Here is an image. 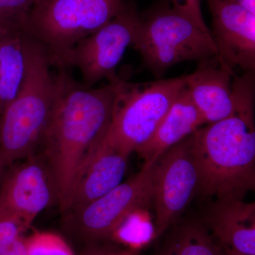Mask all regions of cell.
Instances as JSON below:
<instances>
[{"label": "cell", "mask_w": 255, "mask_h": 255, "mask_svg": "<svg viewBox=\"0 0 255 255\" xmlns=\"http://www.w3.org/2000/svg\"><path fill=\"white\" fill-rule=\"evenodd\" d=\"M26 255H75L64 238L51 232H35L26 238Z\"/></svg>", "instance_id": "cell-19"}, {"label": "cell", "mask_w": 255, "mask_h": 255, "mask_svg": "<svg viewBox=\"0 0 255 255\" xmlns=\"http://www.w3.org/2000/svg\"><path fill=\"white\" fill-rule=\"evenodd\" d=\"M236 3L255 14V0H228Z\"/></svg>", "instance_id": "cell-24"}, {"label": "cell", "mask_w": 255, "mask_h": 255, "mask_svg": "<svg viewBox=\"0 0 255 255\" xmlns=\"http://www.w3.org/2000/svg\"><path fill=\"white\" fill-rule=\"evenodd\" d=\"M233 88V114L194 132V155L198 194L243 200L255 189V73L236 75Z\"/></svg>", "instance_id": "cell-2"}, {"label": "cell", "mask_w": 255, "mask_h": 255, "mask_svg": "<svg viewBox=\"0 0 255 255\" xmlns=\"http://www.w3.org/2000/svg\"><path fill=\"white\" fill-rule=\"evenodd\" d=\"M187 76L131 83L119 78L112 124L106 135L111 145L130 155L152 137L186 87Z\"/></svg>", "instance_id": "cell-6"}, {"label": "cell", "mask_w": 255, "mask_h": 255, "mask_svg": "<svg viewBox=\"0 0 255 255\" xmlns=\"http://www.w3.org/2000/svg\"><path fill=\"white\" fill-rule=\"evenodd\" d=\"M86 255H127L124 254H117V253H90Z\"/></svg>", "instance_id": "cell-26"}, {"label": "cell", "mask_w": 255, "mask_h": 255, "mask_svg": "<svg viewBox=\"0 0 255 255\" xmlns=\"http://www.w3.org/2000/svg\"><path fill=\"white\" fill-rule=\"evenodd\" d=\"M147 208L133 210L114 230L111 238L131 248L147 244L156 235Z\"/></svg>", "instance_id": "cell-18"}, {"label": "cell", "mask_w": 255, "mask_h": 255, "mask_svg": "<svg viewBox=\"0 0 255 255\" xmlns=\"http://www.w3.org/2000/svg\"><path fill=\"white\" fill-rule=\"evenodd\" d=\"M36 0H0V24L24 21Z\"/></svg>", "instance_id": "cell-20"}, {"label": "cell", "mask_w": 255, "mask_h": 255, "mask_svg": "<svg viewBox=\"0 0 255 255\" xmlns=\"http://www.w3.org/2000/svg\"><path fill=\"white\" fill-rule=\"evenodd\" d=\"M193 134L166 151L150 167L156 234L163 233L197 193L199 175Z\"/></svg>", "instance_id": "cell-8"}, {"label": "cell", "mask_w": 255, "mask_h": 255, "mask_svg": "<svg viewBox=\"0 0 255 255\" xmlns=\"http://www.w3.org/2000/svg\"><path fill=\"white\" fill-rule=\"evenodd\" d=\"M235 75L217 56L199 62L196 71L186 75L191 100L206 124L219 122L233 114Z\"/></svg>", "instance_id": "cell-13"}, {"label": "cell", "mask_w": 255, "mask_h": 255, "mask_svg": "<svg viewBox=\"0 0 255 255\" xmlns=\"http://www.w3.org/2000/svg\"><path fill=\"white\" fill-rule=\"evenodd\" d=\"M127 0H36L23 22L52 66L66 68L71 50L124 9Z\"/></svg>", "instance_id": "cell-4"}, {"label": "cell", "mask_w": 255, "mask_h": 255, "mask_svg": "<svg viewBox=\"0 0 255 255\" xmlns=\"http://www.w3.org/2000/svg\"><path fill=\"white\" fill-rule=\"evenodd\" d=\"M140 22L136 6L127 0L115 17L75 46L67 58L66 68L78 69L87 88L103 79L115 82L119 79L116 69L126 50L133 44Z\"/></svg>", "instance_id": "cell-7"}, {"label": "cell", "mask_w": 255, "mask_h": 255, "mask_svg": "<svg viewBox=\"0 0 255 255\" xmlns=\"http://www.w3.org/2000/svg\"><path fill=\"white\" fill-rule=\"evenodd\" d=\"M173 255H227L222 245L213 240L209 230L199 222L184 225L176 232Z\"/></svg>", "instance_id": "cell-17"}, {"label": "cell", "mask_w": 255, "mask_h": 255, "mask_svg": "<svg viewBox=\"0 0 255 255\" xmlns=\"http://www.w3.org/2000/svg\"><path fill=\"white\" fill-rule=\"evenodd\" d=\"M27 229L23 223L14 218L0 217V252L23 236Z\"/></svg>", "instance_id": "cell-21"}, {"label": "cell", "mask_w": 255, "mask_h": 255, "mask_svg": "<svg viewBox=\"0 0 255 255\" xmlns=\"http://www.w3.org/2000/svg\"><path fill=\"white\" fill-rule=\"evenodd\" d=\"M203 224L221 245L248 255H255V204L239 199H216L204 216Z\"/></svg>", "instance_id": "cell-14"}, {"label": "cell", "mask_w": 255, "mask_h": 255, "mask_svg": "<svg viewBox=\"0 0 255 255\" xmlns=\"http://www.w3.org/2000/svg\"><path fill=\"white\" fill-rule=\"evenodd\" d=\"M26 238L24 236H20L9 246L0 252V255H26Z\"/></svg>", "instance_id": "cell-23"}, {"label": "cell", "mask_w": 255, "mask_h": 255, "mask_svg": "<svg viewBox=\"0 0 255 255\" xmlns=\"http://www.w3.org/2000/svg\"><path fill=\"white\" fill-rule=\"evenodd\" d=\"M23 21L0 24V114L16 98L27 68Z\"/></svg>", "instance_id": "cell-16"}, {"label": "cell", "mask_w": 255, "mask_h": 255, "mask_svg": "<svg viewBox=\"0 0 255 255\" xmlns=\"http://www.w3.org/2000/svg\"><path fill=\"white\" fill-rule=\"evenodd\" d=\"M205 124L204 117L191 100L186 85L153 135L136 150L145 161L143 168L151 167L166 151Z\"/></svg>", "instance_id": "cell-15"}, {"label": "cell", "mask_w": 255, "mask_h": 255, "mask_svg": "<svg viewBox=\"0 0 255 255\" xmlns=\"http://www.w3.org/2000/svg\"><path fill=\"white\" fill-rule=\"evenodd\" d=\"M171 1L174 9L187 16L199 27L210 31L203 16L200 0H171Z\"/></svg>", "instance_id": "cell-22"}, {"label": "cell", "mask_w": 255, "mask_h": 255, "mask_svg": "<svg viewBox=\"0 0 255 255\" xmlns=\"http://www.w3.org/2000/svg\"><path fill=\"white\" fill-rule=\"evenodd\" d=\"M4 172L0 184V217L29 228L43 210L58 202L56 185L46 158L35 153Z\"/></svg>", "instance_id": "cell-10"}, {"label": "cell", "mask_w": 255, "mask_h": 255, "mask_svg": "<svg viewBox=\"0 0 255 255\" xmlns=\"http://www.w3.org/2000/svg\"><path fill=\"white\" fill-rule=\"evenodd\" d=\"M207 1L220 59L233 71L255 72V14L228 0Z\"/></svg>", "instance_id": "cell-11"}, {"label": "cell", "mask_w": 255, "mask_h": 255, "mask_svg": "<svg viewBox=\"0 0 255 255\" xmlns=\"http://www.w3.org/2000/svg\"><path fill=\"white\" fill-rule=\"evenodd\" d=\"M157 78L182 62L204 61L219 56L211 31L199 27L173 8L161 6L140 16L132 46Z\"/></svg>", "instance_id": "cell-5"}, {"label": "cell", "mask_w": 255, "mask_h": 255, "mask_svg": "<svg viewBox=\"0 0 255 255\" xmlns=\"http://www.w3.org/2000/svg\"><path fill=\"white\" fill-rule=\"evenodd\" d=\"M105 137L80 164L67 211H78L123 182L130 155L111 145Z\"/></svg>", "instance_id": "cell-12"}, {"label": "cell", "mask_w": 255, "mask_h": 255, "mask_svg": "<svg viewBox=\"0 0 255 255\" xmlns=\"http://www.w3.org/2000/svg\"><path fill=\"white\" fill-rule=\"evenodd\" d=\"M224 247L225 250H226L227 255H248L243 254V253H238V252L236 251H233V250L230 249V248H227V247Z\"/></svg>", "instance_id": "cell-25"}, {"label": "cell", "mask_w": 255, "mask_h": 255, "mask_svg": "<svg viewBox=\"0 0 255 255\" xmlns=\"http://www.w3.org/2000/svg\"><path fill=\"white\" fill-rule=\"evenodd\" d=\"M151 201L152 174L148 167L73 212V231L85 241L111 238L128 214L139 208H148Z\"/></svg>", "instance_id": "cell-9"}, {"label": "cell", "mask_w": 255, "mask_h": 255, "mask_svg": "<svg viewBox=\"0 0 255 255\" xmlns=\"http://www.w3.org/2000/svg\"><path fill=\"white\" fill-rule=\"evenodd\" d=\"M26 49L23 86L0 114V180L8 167L36 153L54 105L56 83L48 53L27 34Z\"/></svg>", "instance_id": "cell-3"}, {"label": "cell", "mask_w": 255, "mask_h": 255, "mask_svg": "<svg viewBox=\"0 0 255 255\" xmlns=\"http://www.w3.org/2000/svg\"><path fill=\"white\" fill-rule=\"evenodd\" d=\"M55 78L53 112L39 148L53 174L58 204L67 211L80 164L110 129L119 79L99 88H87L68 68L58 69Z\"/></svg>", "instance_id": "cell-1"}]
</instances>
